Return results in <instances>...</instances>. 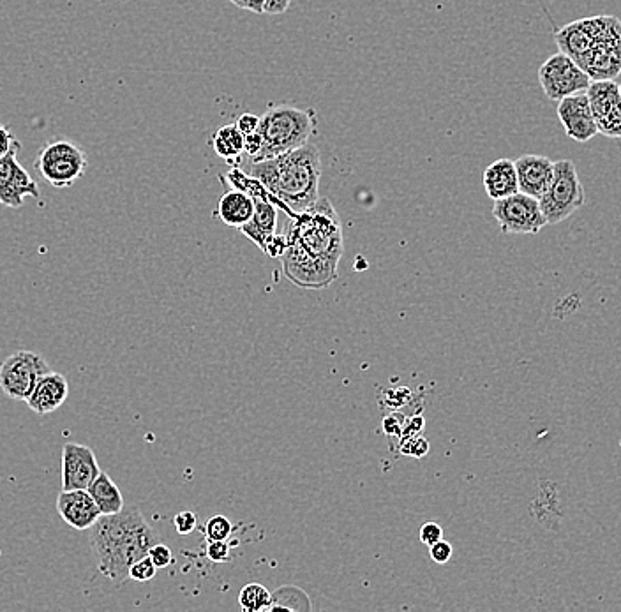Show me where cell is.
<instances>
[{
    "mask_svg": "<svg viewBox=\"0 0 621 612\" xmlns=\"http://www.w3.org/2000/svg\"><path fill=\"white\" fill-rule=\"evenodd\" d=\"M285 237L281 262L293 284L320 290L336 281L345 247L341 219L329 198H318L311 207L290 217Z\"/></svg>",
    "mask_w": 621,
    "mask_h": 612,
    "instance_id": "obj_1",
    "label": "cell"
},
{
    "mask_svg": "<svg viewBox=\"0 0 621 612\" xmlns=\"http://www.w3.org/2000/svg\"><path fill=\"white\" fill-rule=\"evenodd\" d=\"M244 172L258 180L279 209L293 217L320 198L322 156L315 143L263 161H247Z\"/></svg>",
    "mask_w": 621,
    "mask_h": 612,
    "instance_id": "obj_2",
    "label": "cell"
},
{
    "mask_svg": "<svg viewBox=\"0 0 621 612\" xmlns=\"http://www.w3.org/2000/svg\"><path fill=\"white\" fill-rule=\"evenodd\" d=\"M158 542V533L135 507H124L119 514L101 515L90 528V547L99 574L115 586L129 579V568L145 558L150 547Z\"/></svg>",
    "mask_w": 621,
    "mask_h": 612,
    "instance_id": "obj_3",
    "label": "cell"
},
{
    "mask_svg": "<svg viewBox=\"0 0 621 612\" xmlns=\"http://www.w3.org/2000/svg\"><path fill=\"white\" fill-rule=\"evenodd\" d=\"M315 129L316 112L313 108L270 106L260 117L258 133L262 136V147L251 161H263L300 149L309 143Z\"/></svg>",
    "mask_w": 621,
    "mask_h": 612,
    "instance_id": "obj_4",
    "label": "cell"
},
{
    "mask_svg": "<svg viewBox=\"0 0 621 612\" xmlns=\"http://www.w3.org/2000/svg\"><path fill=\"white\" fill-rule=\"evenodd\" d=\"M592 80H614L621 73V22L614 16H592V46L577 60Z\"/></svg>",
    "mask_w": 621,
    "mask_h": 612,
    "instance_id": "obj_5",
    "label": "cell"
},
{
    "mask_svg": "<svg viewBox=\"0 0 621 612\" xmlns=\"http://www.w3.org/2000/svg\"><path fill=\"white\" fill-rule=\"evenodd\" d=\"M539 203L547 224L562 223L583 207L586 203V191L574 161H554L553 180L546 193L540 196Z\"/></svg>",
    "mask_w": 621,
    "mask_h": 612,
    "instance_id": "obj_6",
    "label": "cell"
},
{
    "mask_svg": "<svg viewBox=\"0 0 621 612\" xmlns=\"http://www.w3.org/2000/svg\"><path fill=\"white\" fill-rule=\"evenodd\" d=\"M36 170L55 189H66L82 179L89 159L82 147L69 140H53L39 150Z\"/></svg>",
    "mask_w": 621,
    "mask_h": 612,
    "instance_id": "obj_7",
    "label": "cell"
},
{
    "mask_svg": "<svg viewBox=\"0 0 621 612\" xmlns=\"http://www.w3.org/2000/svg\"><path fill=\"white\" fill-rule=\"evenodd\" d=\"M52 369L34 351H16L0 364V389L15 401H27L38 381Z\"/></svg>",
    "mask_w": 621,
    "mask_h": 612,
    "instance_id": "obj_8",
    "label": "cell"
},
{
    "mask_svg": "<svg viewBox=\"0 0 621 612\" xmlns=\"http://www.w3.org/2000/svg\"><path fill=\"white\" fill-rule=\"evenodd\" d=\"M493 217L500 224V230L510 235H537L547 226L539 200L521 191L494 200Z\"/></svg>",
    "mask_w": 621,
    "mask_h": 612,
    "instance_id": "obj_9",
    "label": "cell"
},
{
    "mask_svg": "<svg viewBox=\"0 0 621 612\" xmlns=\"http://www.w3.org/2000/svg\"><path fill=\"white\" fill-rule=\"evenodd\" d=\"M539 82L547 98L558 103L579 92H586L592 78L584 73L576 60L558 52L540 66Z\"/></svg>",
    "mask_w": 621,
    "mask_h": 612,
    "instance_id": "obj_10",
    "label": "cell"
},
{
    "mask_svg": "<svg viewBox=\"0 0 621 612\" xmlns=\"http://www.w3.org/2000/svg\"><path fill=\"white\" fill-rule=\"evenodd\" d=\"M20 142L16 140L6 156L0 157V203L9 209H20L25 198L41 202L38 182L18 163Z\"/></svg>",
    "mask_w": 621,
    "mask_h": 612,
    "instance_id": "obj_11",
    "label": "cell"
},
{
    "mask_svg": "<svg viewBox=\"0 0 621 612\" xmlns=\"http://www.w3.org/2000/svg\"><path fill=\"white\" fill-rule=\"evenodd\" d=\"M600 135L621 138L620 85L614 80H592L586 89Z\"/></svg>",
    "mask_w": 621,
    "mask_h": 612,
    "instance_id": "obj_12",
    "label": "cell"
},
{
    "mask_svg": "<svg viewBox=\"0 0 621 612\" xmlns=\"http://www.w3.org/2000/svg\"><path fill=\"white\" fill-rule=\"evenodd\" d=\"M101 473L98 457L82 443H66L62 450V491H87Z\"/></svg>",
    "mask_w": 621,
    "mask_h": 612,
    "instance_id": "obj_13",
    "label": "cell"
},
{
    "mask_svg": "<svg viewBox=\"0 0 621 612\" xmlns=\"http://www.w3.org/2000/svg\"><path fill=\"white\" fill-rule=\"evenodd\" d=\"M556 113L570 140L586 143L599 135V127L593 117L586 92H579V94L558 101Z\"/></svg>",
    "mask_w": 621,
    "mask_h": 612,
    "instance_id": "obj_14",
    "label": "cell"
},
{
    "mask_svg": "<svg viewBox=\"0 0 621 612\" xmlns=\"http://www.w3.org/2000/svg\"><path fill=\"white\" fill-rule=\"evenodd\" d=\"M57 512L64 523L78 531L90 530L101 517L96 501L83 489L62 491L57 498Z\"/></svg>",
    "mask_w": 621,
    "mask_h": 612,
    "instance_id": "obj_15",
    "label": "cell"
},
{
    "mask_svg": "<svg viewBox=\"0 0 621 612\" xmlns=\"http://www.w3.org/2000/svg\"><path fill=\"white\" fill-rule=\"evenodd\" d=\"M516 163L517 184L524 195L540 200L553 180L554 161L537 154H524L514 161Z\"/></svg>",
    "mask_w": 621,
    "mask_h": 612,
    "instance_id": "obj_16",
    "label": "cell"
},
{
    "mask_svg": "<svg viewBox=\"0 0 621 612\" xmlns=\"http://www.w3.org/2000/svg\"><path fill=\"white\" fill-rule=\"evenodd\" d=\"M68 397L69 383L66 376L50 371L38 381L36 389L32 390L25 403L38 415H50L53 411L59 410L60 406L68 401Z\"/></svg>",
    "mask_w": 621,
    "mask_h": 612,
    "instance_id": "obj_17",
    "label": "cell"
},
{
    "mask_svg": "<svg viewBox=\"0 0 621 612\" xmlns=\"http://www.w3.org/2000/svg\"><path fill=\"white\" fill-rule=\"evenodd\" d=\"M482 184L491 200H502L519 191L516 163L512 159H498L482 173Z\"/></svg>",
    "mask_w": 621,
    "mask_h": 612,
    "instance_id": "obj_18",
    "label": "cell"
},
{
    "mask_svg": "<svg viewBox=\"0 0 621 612\" xmlns=\"http://www.w3.org/2000/svg\"><path fill=\"white\" fill-rule=\"evenodd\" d=\"M255 214V202L242 189H228L217 203L216 216L232 228H242Z\"/></svg>",
    "mask_w": 621,
    "mask_h": 612,
    "instance_id": "obj_19",
    "label": "cell"
},
{
    "mask_svg": "<svg viewBox=\"0 0 621 612\" xmlns=\"http://www.w3.org/2000/svg\"><path fill=\"white\" fill-rule=\"evenodd\" d=\"M87 491L92 496V500L96 501L101 515L119 514L124 508V496L105 471L99 473L98 478L90 484Z\"/></svg>",
    "mask_w": 621,
    "mask_h": 612,
    "instance_id": "obj_20",
    "label": "cell"
},
{
    "mask_svg": "<svg viewBox=\"0 0 621 612\" xmlns=\"http://www.w3.org/2000/svg\"><path fill=\"white\" fill-rule=\"evenodd\" d=\"M210 145L217 156L223 157L228 165L237 163L244 154V135L240 133L237 124H228L217 129L210 140Z\"/></svg>",
    "mask_w": 621,
    "mask_h": 612,
    "instance_id": "obj_21",
    "label": "cell"
},
{
    "mask_svg": "<svg viewBox=\"0 0 621 612\" xmlns=\"http://www.w3.org/2000/svg\"><path fill=\"white\" fill-rule=\"evenodd\" d=\"M240 609L246 612L270 611L274 598L263 584L249 583L240 590Z\"/></svg>",
    "mask_w": 621,
    "mask_h": 612,
    "instance_id": "obj_22",
    "label": "cell"
},
{
    "mask_svg": "<svg viewBox=\"0 0 621 612\" xmlns=\"http://www.w3.org/2000/svg\"><path fill=\"white\" fill-rule=\"evenodd\" d=\"M233 533V524L225 515L210 517L205 524V538L207 540H230Z\"/></svg>",
    "mask_w": 621,
    "mask_h": 612,
    "instance_id": "obj_23",
    "label": "cell"
},
{
    "mask_svg": "<svg viewBox=\"0 0 621 612\" xmlns=\"http://www.w3.org/2000/svg\"><path fill=\"white\" fill-rule=\"evenodd\" d=\"M158 574V568L152 563L149 558V554L142 558V560L133 563V567L129 568V579L136 581V583H149Z\"/></svg>",
    "mask_w": 621,
    "mask_h": 612,
    "instance_id": "obj_24",
    "label": "cell"
},
{
    "mask_svg": "<svg viewBox=\"0 0 621 612\" xmlns=\"http://www.w3.org/2000/svg\"><path fill=\"white\" fill-rule=\"evenodd\" d=\"M399 450L405 456L420 459V457L426 456L427 452H429V441L424 440L422 434L415 436V438H408V440H399Z\"/></svg>",
    "mask_w": 621,
    "mask_h": 612,
    "instance_id": "obj_25",
    "label": "cell"
},
{
    "mask_svg": "<svg viewBox=\"0 0 621 612\" xmlns=\"http://www.w3.org/2000/svg\"><path fill=\"white\" fill-rule=\"evenodd\" d=\"M207 558L214 563H228L232 560V547L228 540H207Z\"/></svg>",
    "mask_w": 621,
    "mask_h": 612,
    "instance_id": "obj_26",
    "label": "cell"
},
{
    "mask_svg": "<svg viewBox=\"0 0 621 612\" xmlns=\"http://www.w3.org/2000/svg\"><path fill=\"white\" fill-rule=\"evenodd\" d=\"M149 558L158 570H163V568L170 567L173 563L172 549L158 542V544L150 547Z\"/></svg>",
    "mask_w": 621,
    "mask_h": 612,
    "instance_id": "obj_27",
    "label": "cell"
},
{
    "mask_svg": "<svg viewBox=\"0 0 621 612\" xmlns=\"http://www.w3.org/2000/svg\"><path fill=\"white\" fill-rule=\"evenodd\" d=\"M429 554H431V560L438 565H445L452 560L454 556V547L447 540H438L436 544L429 545Z\"/></svg>",
    "mask_w": 621,
    "mask_h": 612,
    "instance_id": "obj_28",
    "label": "cell"
},
{
    "mask_svg": "<svg viewBox=\"0 0 621 612\" xmlns=\"http://www.w3.org/2000/svg\"><path fill=\"white\" fill-rule=\"evenodd\" d=\"M173 524H175V530L179 535H189L196 530L198 526V519L193 512H179V514L173 517Z\"/></svg>",
    "mask_w": 621,
    "mask_h": 612,
    "instance_id": "obj_29",
    "label": "cell"
},
{
    "mask_svg": "<svg viewBox=\"0 0 621 612\" xmlns=\"http://www.w3.org/2000/svg\"><path fill=\"white\" fill-rule=\"evenodd\" d=\"M262 251L263 253L269 254L270 258H279V260H281V256H283L286 251L285 233H274L270 239H267Z\"/></svg>",
    "mask_w": 621,
    "mask_h": 612,
    "instance_id": "obj_30",
    "label": "cell"
},
{
    "mask_svg": "<svg viewBox=\"0 0 621 612\" xmlns=\"http://www.w3.org/2000/svg\"><path fill=\"white\" fill-rule=\"evenodd\" d=\"M426 426V420L422 417L405 418V424H403V431L399 440H408V438H415L420 436Z\"/></svg>",
    "mask_w": 621,
    "mask_h": 612,
    "instance_id": "obj_31",
    "label": "cell"
},
{
    "mask_svg": "<svg viewBox=\"0 0 621 612\" xmlns=\"http://www.w3.org/2000/svg\"><path fill=\"white\" fill-rule=\"evenodd\" d=\"M443 528L440 524L426 523L420 528V542L424 545H433L442 540Z\"/></svg>",
    "mask_w": 621,
    "mask_h": 612,
    "instance_id": "obj_32",
    "label": "cell"
},
{
    "mask_svg": "<svg viewBox=\"0 0 621 612\" xmlns=\"http://www.w3.org/2000/svg\"><path fill=\"white\" fill-rule=\"evenodd\" d=\"M403 424H405V417L401 413H392V415L383 418V431L389 436L399 438L401 431H403Z\"/></svg>",
    "mask_w": 621,
    "mask_h": 612,
    "instance_id": "obj_33",
    "label": "cell"
},
{
    "mask_svg": "<svg viewBox=\"0 0 621 612\" xmlns=\"http://www.w3.org/2000/svg\"><path fill=\"white\" fill-rule=\"evenodd\" d=\"M235 124L239 127L242 135H251V133H256V131H258L260 117H258V115H253V113H244V115H240Z\"/></svg>",
    "mask_w": 621,
    "mask_h": 612,
    "instance_id": "obj_34",
    "label": "cell"
},
{
    "mask_svg": "<svg viewBox=\"0 0 621 612\" xmlns=\"http://www.w3.org/2000/svg\"><path fill=\"white\" fill-rule=\"evenodd\" d=\"M410 396H412V392L408 389L387 390V394H385L387 401H389L387 406H390V408H397V406L401 408L403 404L408 403Z\"/></svg>",
    "mask_w": 621,
    "mask_h": 612,
    "instance_id": "obj_35",
    "label": "cell"
},
{
    "mask_svg": "<svg viewBox=\"0 0 621 612\" xmlns=\"http://www.w3.org/2000/svg\"><path fill=\"white\" fill-rule=\"evenodd\" d=\"M233 6L244 9V11H251L256 15H263L265 13V4L267 0H230Z\"/></svg>",
    "mask_w": 621,
    "mask_h": 612,
    "instance_id": "obj_36",
    "label": "cell"
},
{
    "mask_svg": "<svg viewBox=\"0 0 621 612\" xmlns=\"http://www.w3.org/2000/svg\"><path fill=\"white\" fill-rule=\"evenodd\" d=\"M260 147H262V136H260L258 131L244 136V152H246L249 159H253L258 154Z\"/></svg>",
    "mask_w": 621,
    "mask_h": 612,
    "instance_id": "obj_37",
    "label": "cell"
},
{
    "mask_svg": "<svg viewBox=\"0 0 621 612\" xmlns=\"http://www.w3.org/2000/svg\"><path fill=\"white\" fill-rule=\"evenodd\" d=\"M15 136L9 131L8 127L0 124V157L6 156L11 147L15 145Z\"/></svg>",
    "mask_w": 621,
    "mask_h": 612,
    "instance_id": "obj_38",
    "label": "cell"
},
{
    "mask_svg": "<svg viewBox=\"0 0 621 612\" xmlns=\"http://www.w3.org/2000/svg\"><path fill=\"white\" fill-rule=\"evenodd\" d=\"M292 0H267L265 4V13L267 15H283L290 9Z\"/></svg>",
    "mask_w": 621,
    "mask_h": 612,
    "instance_id": "obj_39",
    "label": "cell"
},
{
    "mask_svg": "<svg viewBox=\"0 0 621 612\" xmlns=\"http://www.w3.org/2000/svg\"><path fill=\"white\" fill-rule=\"evenodd\" d=\"M620 94H621V85H620Z\"/></svg>",
    "mask_w": 621,
    "mask_h": 612,
    "instance_id": "obj_40",
    "label": "cell"
}]
</instances>
